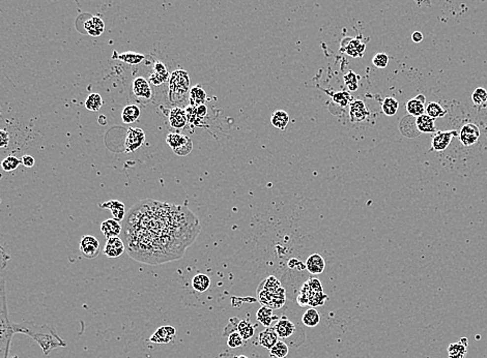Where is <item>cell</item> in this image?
Masks as SVG:
<instances>
[{"label":"cell","instance_id":"6da1fadb","mask_svg":"<svg viewBox=\"0 0 487 358\" xmlns=\"http://www.w3.org/2000/svg\"><path fill=\"white\" fill-rule=\"evenodd\" d=\"M124 220L129 256L150 265L184 257L201 231L198 218L188 207L149 199L136 203Z\"/></svg>","mask_w":487,"mask_h":358},{"label":"cell","instance_id":"7a4b0ae2","mask_svg":"<svg viewBox=\"0 0 487 358\" xmlns=\"http://www.w3.org/2000/svg\"><path fill=\"white\" fill-rule=\"evenodd\" d=\"M12 327L14 333H23L34 339L42 348L45 355H49L57 348L67 347V343L49 325H37L35 322L23 321L12 323Z\"/></svg>","mask_w":487,"mask_h":358},{"label":"cell","instance_id":"3957f363","mask_svg":"<svg viewBox=\"0 0 487 358\" xmlns=\"http://www.w3.org/2000/svg\"><path fill=\"white\" fill-rule=\"evenodd\" d=\"M14 330L7 314L4 286H0V358H7Z\"/></svg>","mask_w":487,"mask_h":358},{"label":"cell","instance_id":"277c9868","mask_svg":"<svg viewBox=\"0 0 487 358\" xmlns=\"http://www.w3.org/2000/svg\"><path fill=\"white\" fill-rule=\"evenodd\" d=\"M168 98L172 104H176L185 98L190 91V77L184 69L172 71L169 77Z\"/></svg>","mask_w":487,"mask_h":358},{"label":"cell","instance_id":"5b68a950","mask_svg":"<svg viewBox=\"0 0 487 358\" xmlns=\"http://www.w3.org/2000/svg\"><path fill=\"white\" fill-rule=\"evenodd\" d=\"M166 143L178 157H186L193 149L192 140L178 132H169L166 137Z\"/></svg>","mask_w":487,"mask_h":358},{"label":"cell","instance_id":"8992f818","mask_svg":"<svg viewBox=\"0 0 487 358\" xmlns=\"http://www.w3.org/2000/svg\"><path fill=\"white\" fill-rule=\"evenodd\" d=\"M145 141V134L143 130L139 128H130L127 131L125 140V152H134L140 148Z\"/></svg>","mask_w":487,"mask_h":358},{"label":"cell","instance_id":"52a82bcc","mask_svg":"<svg viewBox=\"0 0 487 358\" xmlns=\"http://www.w3.org/2000/svg\"><path fill=\"white\" fill-rule=\"evenodd\" d=\"M79 249L83 257L87 259H95L97 258L100 252V242L99 240L93 236V235H84L80 240Z\"/></svg>","mask_w":487,"mask_h":358},{"label":"cell","instance_id":"ba28073f","mask_svg":"<svg viewBox=\"0 0 487 358\" xmlns=\"http://www.w3.org/2000/svg\"><path fill=\"white\" fill-rule=\"evenodd\" d=\"M458 138L463 146H472L480 138V130L475 124H465L459 131Z\"/></svg>","mask_w":487,"mask_h":358},{"label":"cell","instance_id":"9c48e42d","mask_svg":"<svg viewBox=\"0 0 487 358\" xmlns=\"http://www.w3.org/2000/svg\"><path fill=\"white\" fill-rule=\"evenodd\" d=\"M176 335V329L174 326H161L156 330V332L150 336L149 342L158 345L169 344L174 340Z\"/></svg>","mask_w":487,"mask_h":358},{"label":"cell","instance_id":"30bf717a","mask_svg":"<svg viewBox=\"0 0 487 358\" xmlns=\"http://www.w3.org/2000/svg\"><path fill=\"white\" fill-rule=\"evenodd\" d=\"M458 136V132L455 130L448 131H435V135L432 137L431 146L435 151H443L447 149L453 137Z\"/></svg>","mask_w":487,"mask_h":358},{"label":"cell","instance_id":"8fae6325","mask_svg":"<svg viewBox=\"0 0 487 358\" xmlns=\"http://www.w3.org/2000/svg\"><path fill=\"white\" fill-rule=\"evenodd\" d=\"M132 90L136 98L142 99H150L153 97V90H151L149 82L143 77H137L132 84Z\"/></svg>","mask_w":487,"mask_h":358},{"label":"cell","instance_id":"7c38bea8","mask_svg":"<svg viewBox=\"0 0 487 358\" xmlns=\"http://www.w3.org/2000/svg\"><path fill=\"white\" fill-rule=\"evenodd\" d=\"M126 250L125 242L121 240L118 236L115 237H110L106 239L105 247H104V254L107 256L108 258H117L119 256L124 254Z\"/></svg>","mask_w":487,"mask_h":358},{"label":"cell","instance_id":"4fadbf2b","mask_svg":"<svg viewBox=\"0 0 487 358\" xmlns=\"http://www.w3.org/2000/svg\"><path fill=\"white\" fill-rule=\"evenodd\" d=\"M341 47H346L344 51H346L347 54L349 55L350 57H361L363 56L365 49L366 46L363 44L359 38H351V37H347L342 40Z\"/></svg>","mask_w":487,"mask_h":358},{"label":"cell","instance_id":"5bb4252c","mask_svg":"<svg viewBox=\"0 0 487 358\" xmlns=\"http://www.w3.org/2000/svg\"><path fill=\"white\" fill-rule=\"evenodd\" d=\"M169 126L174 130H182L188 124L186 111L179 107H174L169 111Z\"/></svg>","mask_w":487,"mask_h":358},{"label":"cell","instance_id":"9a60e30c","mask_svg":"<svg viewBox=\"0 0 487 358\" xmlns=\"http://www.w3.org/2000/svg\"><path fill=\"white\" fill-rule=\"evenodd\" d=\"M99 207L102 209H110L111 213H112V217L114 220L117 222L124 221L126 217V207L125 204L123 202H120L118 200H110L104 203H100Z\"/></svg>","mask_w":487,"mask_h":358},{"label":"cell","instance_id":"2e32d148","mask_svg":"<svg viewBox=\"0 0 487 358\" xmlns=\"http://www.w3.org/2000/svg\"><path fill=\"white\" fill-rule=\"evenodd\" d=\"M274 329H275L278 337L280 339H287V337L291 336L296 330V325L293 324L287 317H282L280 318L275 326H274Z\"/></svg>","mask_w":487,"mask_h":358},{"label":"cell","instance_id":"e0dca14e","mask_svg":"<svg viewBox=\"0 0 487 358\" xmlns=\"http://www.w3.org/2000/svg\"><path fill=\"white\" fill-rule=\"evenodd\" d=\"M349 116L351 121L358 122V121H363L369 116V112L365 106L364 101L357 99L353 100L350 103V108H349Z\"/></svg>","mask_w":487,"mask_h":358},{"label":"cell","instance_id":"ac0fdd59","mask_svg":"<svg viewBox=\"0 0 487 358\" xmlns=\"http://www.w3.org/2000/svg\"><path fill=\"white\" fill-rule=\"evenodd\" d=\"M306 269L312 274H320L326 267V261L319 254H312L306 260Z\"/></svg>","mask_w":487,"mask_h":358},{"label":"cell","instance_id":"d6986e66","mask_svg":"<svg viewBox=\"0 0 487 358\" xmlns=\"http://www.w3.org/2000/svg\"><path fill=\"white\" fill-rule=\"evenodd\" d=\"M425 101L426 98L423 95H419L415 98L410 99L407 103V111L411 116L419 117L425 113Z\"/></svg>","mask_w":487,"mask_h":358},{"label":"cell","instance_id":"ffe728a7","mask_svg":"<svg viewBox=\"0 0 487 358\" xmlns=\"http://www.w3.org/2000/svg\"><path fill=\"white\" fill-rule=\"evenodd\" d=\"M121 229H123V227L120 226L119 222L114 219H108L101 223V231L104 234L106 239L118 236L121 233Z\"/></svg>","mask_w":487,"mask_h":358},{"label":"cell","instance_id":"44dd1931","mask_svg":"<svg viewBox=\"0 0 487 358\" xmlns=\"http://www.w3.org/2000/svg\"><path fill=\"white\" fill-rule=\"evenodd\" d=\"M278 335L274 329V327H267V328L261 331L258 335V343L266 349L270 350L271 348L278 342Z\"/></svg>","mask_w":487,"mask_h":358},{"label":"cell","instance_id":"7402d4cb","mask_svg":"<svg viewBox=\"0 0 487 358\" xmlns=\"http://www.w3.org/2000/svg\"><path fill=\"white\" fill-rule=\"evenodd\" d=\"M435 119L431 118L426 113L420 115L419 117H416V127L419 132H424V134H431V132L436 131V127H435Z\"/></svg>","mask_w":487,"mask_h":358},{"label":"cell","instance_id":"603a6c76","mask_svg":"<svg viewBox=\"0 0 487 358\" xmlns=\"http://www.w3.org/2000/svg\"><path fill=\"white\" fill-rule=\"evenodd\" d=\"M85 30L88 34L93 36H99L103 33L105 24L103 20L99 17H91L84 24Z\"/></svg>","mask_w":487,"mask_h":358},{"label":"cell","instance_id":"cb8c5ba5","mask_svg":"<svg viewBox=\"0 0 487 358\" xmlns=\"http://www.w3.org/2000/svg\"><path fill=\"white\" fill-rule=\"evenodd\" d=\"M141 115L140 108L136 105H128L121 112V119L126 125H132L136 122Z\"/></svg>","mask_w":487,"mask_h":358},{"label":"cell","instance_id":"d4e9b609","mask_svg":"<svg viewBox=\"0 0 487 358\" xmlns=\"http://www.w3.org/2000/svg\"><path fill=\"white\" fill-rule=\"evenodd\" d=\"M190 94V105L191 106H199L204 105L206 103V100L208 99V96L206 94V91L202 89L200 86H194L192 87L189 91Z\"/></svg>","mask_w":487,"mask_h":358},{"label":"cell","instance_id":"484cf974","mask_svg":"<svg viewBox=\"0 0 487 358\" xmlns=\"http://www.w3.org/2000/svg\"><path fill=\"white\" fill-rule=\"evenodd\" d=\"M192 287L199 293H204L210 287V279L205 273H198L192 279Z\"/></svg>","mask_w":487,"mask_h":358},{"label":"cell","instance_id":"4316f807","mask_svg":"<svg viewBox=\"0 0 487 358\" xmlns=\"http://www.w3.org/2000/svg\"><path fill=\"white\" fill-rule=\"evenodd\" d=\"M271 122H272V125L276 129L283 130H285V128L288 126L289 116L285 111L278 110L273 113V115L271 117Z\"/></svg>","mask_w":487,"mask_h":358},{"label":"cell","instance_id":"83f0119b","mask_svg":"<svg viewBox=\"0 0 487 358\" xmlns=\"http://www.w3.org/2000/svg\"><path fill=\"white\" fill-rule=\"evenodd\" d=\"M302 322L303 324L309 327V328H313L319 324L320 322V315L315 309H309L305 313H304L302 317Z\"/></svg>","mask_w":487,"mask_h":358},{"label":"cell","instance_id":"f1b7e54d","mask_svg":"<svg viewBox=\"0 0 487 358\" xmlns=\"http://www.w3.org/2000/svg\"><path fill=\"white\" fill-rule=\"evenodd\" d=\"M113 58L114 59L117 58L121 61H125L126 64H129V65H139L144 60L145 57L143 54H139V53H135V52H126V53H121V54H117L116 52H114Z\"/></svg>","mask_w":487,"mask_h":358},{"label":"cell","instance_id":"f546056e","mask_svg":"<svg viewBox=\"0 0 487 358\" xmlns=\"http://www.w3.org/2000/svg\"><path fill=\"white\" fill-rule=\"evenodd\" d=\"M238 332L242 335L244 341H248L254 335L255 327L249 320L244 319L238 324Z\"/></svg>","mask_w":487,"mask_h":358},{"label":"cell","instance_id":"4dcf8cb0","mask_svg":"<svg viewBox=\"0 0 487 358\" xmlns=\"http://www.w3.org/2000/svg\"><path fill=\"white\" fill-rule=\"evenodd\" d=\"M399 109V103L396 98L392 97H387L382 104V110L387 116H393L397 113Z\"/></svg>","mask_w":487,"mask_h":358},{"label":"cell","instance_id":"1f68e13d","mask_svg":"<svg viewBox=\"0 0 487 358\" xmlns=\"http://www.w3.org/2000/svg\"><path fill=\"white\" fill-rule=\"evenodd\" d=\"M468 353V346L462 344L460 341L458 343L450 344L448 347L449 358H464Z\"/></svg>","mask_w":487,"mask_h":358},{"label":"cell","instance_id":"d6a6232c","mask_svg":"<svg viewBox=\"0 0 487 358\" xmlns=\"http://www.w3.org/2000/svg\"><path fill=\"white\" fill-rule=\"evenodd\" d=\"M103 98L99 94H91L85 100V108L91 112H98L103 107Z\"/></svg>","mask_w":487,"mask_h":358},{"label":"cell","instance_id":"836d02e7","mask_svg":"<svg viewBox=\"0 0 487 358\" xmlns=\"http://www.w3.org/2000/svg\"><path fill=\"white\" fill-rule=\"evenodd\" d=\"M256 319L265 327H270L274 319L273 310L268 306H262L256 313Z\"/></svg>","mask_w":487,"mask_h":358},{"label":"cell","instance_id":"e575fe53","mask_svg":"<svg viewBox=\"0 0 487 358\" xmlns=\"http://www.w3.org/2000/svg\"><path fill=\"white\" fill-rule=\"evenodd\" d=\"M288 346L283 341H278L270 349V354L273 358H285L288 355Z\"/></svg>","mask_w":487,"mask_h":358},{"label":"cell","instance_id":"d590c367","mask_svg":"<svg viewBox=\"0 0 487 358\" xmlns=\"http://www.w3.org/2000/svg\"><path fill=\"white\" fill-rule=\"evenodd\" d=\"M472 100L476 107L486 108L487 107V91L483 87L476 88L472 96Z\"/></svg>","mask_w":487,"mask_h":358},{"label":"cell","instance_id":"8d00e7d4","mask_svg":"<svg viewBox=\"0 0 487 358\" xmlns=\"http://www.w3.org/2000/svg\"><path fill=\"white\" fill-rule=\"evenodd\" d=\"M426 114L430 116L433 119L442 118L446 115V111L442 108V106L439 103H435V101H431L427 105V107L425 108Z\"/></svg>","mask_w":487,"mask_h":358},{"label":"cell","instance_id":"74e56055","mask_svg":"<svg viewBox=\"0 0 487 358\" xmlns=\"http://www.w3.org/2000/svg\"><path fill=\"white\" fill-rule=\"evenodd\" d=\"M185 111H186V115H187V119H188L189 124H191L192 126H195V127L202 126V121H204V119H202L198 115L195 106L190 105L185 109Z\"/></svg>","mask_w":487,"mask_h":358},{"label":"cell","instance_id":"f35d334b","mask_svg":"<svg viewBox=\"0 0 487 358\" xmlns=\"http://www.w3.org/2000/svg\"><path fill=\"white\" fill-rule=\"evenodd\" d=\"M20 165H21V159H18L17 157L14 156H9L1 162V168L4 172L14 171Z\"/></svg>","mask_w":487,"mask_h":358},{"label":"cell","instance_id":"ab89813d","mask_svg":"<svg viewBox=\"0 0 487 358\" xmlns=\"http://www.w3.org/2000/svg\"><path fill=\"white\" fill-rule=\"evenodd\" d=\"M259 287L268 290L271 293H275L277 290H279L282 287V286H281V283L275 277L271 275V277L267 278L265 281L261 283Z\"/></svg>","mask_w":487,"mask_h":358},{"label":"cell","instance_id":"60d3db41","mask_svg":"<svg viewBox=\"0 0 487 358\" xmlns=\"http://www.w3.org/2000/svg\"><path fill=\"white\" fill-rule=\"evenodd\" d=\"M257 294H258V300H259V302L263 306H268V308H270V309L273 310V303H274L273 294L271 292H269L268 290L263 289V288H261V289L259 288L258 291H257Z\"/></svg>","mask_w":487,"mask_h":358},{"label":"cell","instance_id":"b9f144b4","mask_svg":"<svg viewBox=\"0 0 487 358\" xmlns=\"http://www.w3.org/2000/svg\"><path fill=\"white\" fill-rule=\"evenodd\" d=\"M358 82H359V76H357L353 71H348V73L344 76V83L348 86V88L350 91H356L358 89Z\"/></svg>","mask_w":487,"mask_h":358},{"label":"cell","instance_id":"7bdbcfd3","mask_svg":"<svg viewBox=\"0 0 487 358\" xmlns=\"http://www.w3.org/2000/svg\"><path fill=\"white\" fill-rule=\"evenodd\" d=\"M333 100L339 106L346 107L351 101V97L349 94L346 93V91H340V93H337L333 96Z\"/></svg>","mask_w":487,"mask_h":358},{"label":"cell","instance_id":"ee69618b","mask_svg":"<svg viewBox=\"0 0 487 358\" xmlns=\"http://www.w3.org/2000/svg\"><path fill=\"white\" fill-rule=\"evenodd\" d=\"M169 77H170L169 74H160V73H156V71H153V73L149 75L148 80H149V83H151L155 86H159L161 84L165 83V82H167L169 80Z\"/></svg>","mask_w":487,"mask_h":358},{"label":"cell","instance_id":"f6af8a7d","mask_svg":"<svg viewBox=\"0 0 487 358\" xmlns=\"http://www.w3.org/2000/svg\"><path fill=\"white\" fill-rule=\"evenodd\" d=\"M227 345L230 348H232V349H235V348H240L244 345V339L238 331L231 332L227 339Z\"/></svg>","mask_w":487,"mask_h":358},{"label":"cell","instance_id":"bcb514c9","mask_svg":"<svg viewBox=\"0 0 487 358\" xmlns=\"http://www.w3.org/2000/svg\"><path fill=\"white\" fill-rule=\"evenodd\" d=\"M372 64L374 65V66H377L379 68L387 67L389 64V56L385 53L375 54L372 59Z\"/></svg>","mask_w":487,"mask_h":358},{"label":"cell","instance_id":"7dc6e473","mask_svg":"<svg viewBox=\"0 0 487 358\" xmlns=\"http://www.w3.org/2000/svg\"><path fill=\"white\" fill-rule=\"evenodd\" d=\"M307 286L309 287L310 290L312 291H315V292H323V289H322V286H321V283L315 279V278H311L310 280H308L306 282Z\"/></svg>","mask_w":487,"mask_h":358},{"label":"cell","instance_id":"c3c4849f","mask_svg":"<svg viewBox=\"0 0 487 358\" xmlns=\"http://www.w3.org/2000/svg\"><path fill=\"white\" fill-rule=\"evenodd\" d=\"M9 143V135L5 130H0V148H4Z\"/></svg>","mask_w":487,"mask_h":358},{"label":"cell","instance_id":"681fc988","mask_svg":"<svg viewBox=\"0 0 487 358\" xmlns=\"http://www.w3.org/2000/svg\"><path fill=\"white\" fill-rule=\"evenodd\" d=\"M35 163V158L32 157V156H29V155H25L21 159V165H23V166H25L27 168L34 167Z\"/></svg>","mask_w":487,"mask_h":358},{"label":"cell","instance_id":"f907efd6","mask_svg":"<svg viewBox=\"0 0 487 358\" xmlns=\"http://www.w3.org/2000/svg\"><path fill=\"white\" fill-rule=\"evenodd\" d=\"M196 110H197V113L198 115L202 118V119H205V117L207 116L208 114V107L204 104V105H199L196 107Z\"/></svg>","mask_w":487,"mask_h":358},{"label":"cell","instance_id":"816d5d0a","mask_svg":"<svg viewBox=\"0 0 487 358\" xmlns=\"http://www.w3.org/2000/svg\"><path fill=\"white\" fill-rule=\"evenodd\" d=\"M412 39L415 43H421L423 40V34L420 32H415L412 34Z\"/></svg>","mask_w":487,"mask_h":358},{"label":"cell","instance_id":"f5cc1de1","mask_svg":"<svg viewBox=\"0 0 487 358\" xmlns=\"http://www.w3.org/2000/svg\"><path fill=\"white\" fill-rule=\"evenodd\" d=\"M99 124L100 125H102V126H105L106 125V116L105 115H100L99 117Z\"/></svg>","mask_w":487,"mask_h":358},{"label":"cell","instance_id":"db71d44e","mask_svg":"<svg viewBox=\"0 0 487 358\" xmlns=\"http://www.w3.org/2000/svg\"><path fill=\"white\" fill-rule=\"evenodd\" d=\"M235 358H249V357H247L245 355H239V356H236Z\"/></svg>","mask_w":487,"mask_h":358}]
</instances>
